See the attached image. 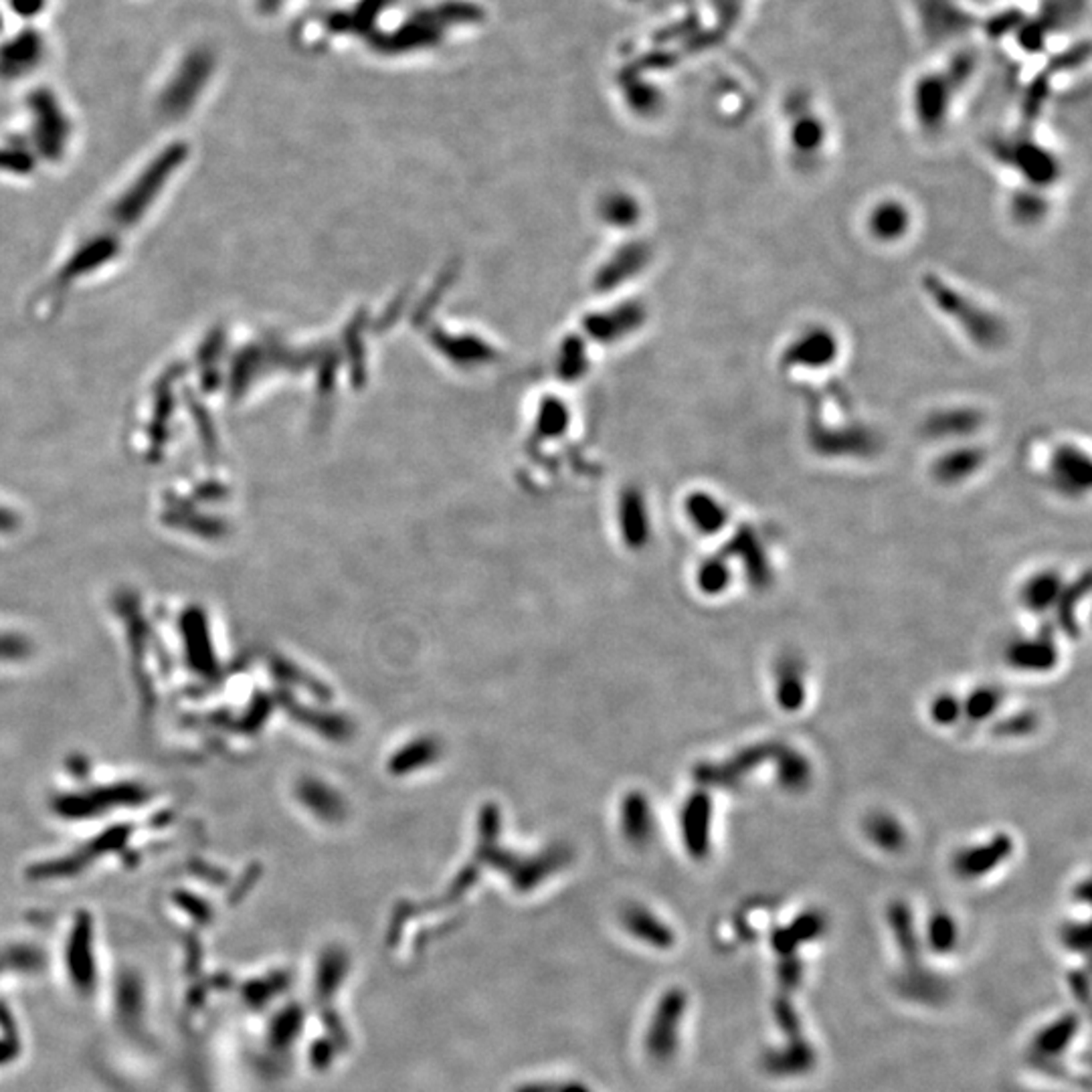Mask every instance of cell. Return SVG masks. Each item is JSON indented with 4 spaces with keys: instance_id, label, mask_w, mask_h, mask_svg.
Returning <instances> with one entry per match:
<instances>
[{
    "instance_id": "18",
    "label": "cell",
    "mask_w": 1092,
    "mask_h": 1092,
    "mask_svg": "<svg viewBox=\"0 0 1092 1092\" xmlns=\"http://www.w3.org/2000/svg\"><path fill=\"white\" fill-rule=\"evenodd\" d=\"M295 798L320 822L338 823L346 817V801L336 789L318 777H303L295 785Z\"/></svg>"
},
{
    "instance_id": "5",
    "label": "cell",
    "mask_w": 1092,
    "mask_h": 1092,
    "mask_svg": "<svg viewBox=\"0 0 1092 1092\" xmlns=\"http://www.w3.org/2000/svg\"><path fill=\"white\" fill-rule=\"evenodd\" d=\"M777 740H761L755 745L739 749L737 753L723 761H707L696 765L694 779L702 789H734L753 775L763 765L771 763L777 750Z\"/></svg>"
},
{
    "instance_id": "23",
    "label": "cell",
    "mask_w": 1092,
    "mask_h": 1092,
    "mask_svg": "<svg viewBox=\"0 0 1092 1092\" xmlns=\"http://www.w3.org/2000/svg\"><path fill=\"white\" fill-rule=\"evenodd\" d=\"M67 967L71 980L79 989H87L94 983V951H91V921L87 916L75 922L67 947Z\"/></svg>"
},
{
    "instance_id": "16",
    "label": "cell",
    "mask_w": 1092,
    "mask_h": 1092,
    "mask_svg": "<svg viewBox=\"0 0 1092 1092\" xmlns=\"http://www.w3.org/2000/svg\"><path fill=\"white\" fill-rule=\"evenodd\" d=\"M1005 664L1023 674H1048L1060 664V649L1054 641L1052 627L1031 637L1012 640L1004 649Z\"/></svg>"
},
{
    "instance_id": "24",
    "label": "cell",
    "mask_w": 1092,
    "mask_h": 1092,
    "mask_svg": "<svg viewBox=\"0 0 1092 1092\" xmlns=\"http://www.w3.org/2000/svg\"><path fill=\"white\" fill-rule=\"evenodd\" d=\"M1088 593H1090V573L1084 571L1082 575L1076 576L1072 583H1064V587H1062L1060 591L1058 601L1052 609L1054 613H1056L1058 629L1066 637H1071V640H1079L1080 637L1079 609L1084 603V599L1088 597Z\"/></svg>"
},
{
    "instance_id": "8",
    "label": "cell",
    "mask_w": 1092,
    "mask_h": 1092,
    "mask_svg": "<svg viewBox=\"0 0 1092 1092\" xmlns=\"http://www.w3.org/2000/svg\"><path fill=\"white\" fill-rule=\"evenodd\" d=\"M1001 154L1005 156V162L1026 180V186L1030 188L1046 191L1060 178L1062 166L1058 156L1034 138L1007 142Z\"/></svg>"
},
{
    "instance_id": "15",
    "label": "cell",
    "mask_w": 1092,
    "mask_h": 1092,
    "mask_svg": "<svg viewBox=\"0 0 1092 1092\" xmlns=\"http://www.w3.org/2000/svg\"><path fill=\"white\" fill-rule=\"evenodd\" d=\"M988 464V451L973 442L951 443L931 461V477L939 485L955 488L969 482Z\"/></svg>"
},
{
    "instance_id": "33",
    "label": "cell",
    "mask_w": 1092,
    "mask_h": 1092,
    "mask_svg": "<svg viewBox=\"0 0 1092 1092\" xmlns=\"http://www.w3.org/2000/svg\"><path fill=\"white\" fill-rule=\"evenodd\" d=\"M959 931H957V922H955L953 916L949 913H935L929 919V927H927V939L931 947L939 953H949L955 943H957Z\"/></svg>"
},
{
    "instance_id": "7",
    "label": "cell",
    "mask_w": 1092,
    "mask_h": 1092,
    "mask_svg": "<svg viewBox=\"0 0 1092 1092\" xmlns=\"http://www.w3.org/2000/svg\"><path fill=\"white\" fill-rule=\"evenodd\" d=\"M1046 476L1060 496L1080 498L1088 494L1092 485L1088 451L1074 442L1056 443L1046 461Z\"/></svg>"
},
{
    "instance_id": "19",
    "label": "cell",
    "mask_w": 1092,
    "mask_h": 1092,
    "mask_svg": "<svg viewBox=\"0 0 1092 1092\" xmlns=\"http://www.w3.org/2000/svg\"><path fill=\"white\" fill-rule=\"evenodd\" d=\"M771 763L773 767H775L773 773H775L777 785L783 789L785 793H806L811 783H814V765H811L809 757L801 753L799 749L779 742Z\"/></svg>"
},
{
    "instance_id": "25",
    "label": "cell",
    "mask_w": 1092,
    "mask_h": 1092,
    "mask_svg": "<svg viewBox=\"0 0 1092 1092\" xmlns=\"http://www.w3.org/2000/svg\"><path fill=\"white\" fill-rule=\"evenodd\" d=\"M1062 587H1064V579L1058 571H1054V568L1038 571L1023 581V585L1020 587V603L1023 605V609L1042 616V613L1054 609Z\"/></svg>"
},
{
    "instance_id": "1",
    "label": "cell",
    "mask_w": 1092,
    "mask_h": 1092,
    "mask_svg": "<svg viewBox=\"0 0 1092 1092\" xmlns=\"http://www.w3.org/2000/svg\"><path fill=\"white\" fill-rule=\"evenodd\" d=\"M980 70V55L965 47L955 51L945 65L921 71L908 94V108L914 126L922 134L935 136L949 124L957 97L967 89Z\"/></svg>"
},
{
    "instance_id": "31",
    "label": "cell",
    "mask_w": 1092,
    "mask_h": 1092,
    "mask_svg": "<svg viewBox=\"0 0 1092 1092\" xmlns=\"http://www.w3.org/2000/svg\"><path fill=\"white\" fill-rule=\"evenodd\" d=\"M1046 212H1048V201H1046L1044 191L1023 186V191L1013 194L1012 217L1023 227L1042 223Z\"/></svg>"
},
{
    "instance_id": "10",
    "label": "cell",
    "mask_w": 1092,
    "mask_h": 1092,
    "mask_svg": "<svg viewBox=\"0 0 1092 1092\" xmlns=\"http://www.w3.org/2000/svg\"><path fill=\"white\" fill-rule=\"evenodd\" d=\"M985 425V413L975 405H945L924 417L921 425L922 435L931 442L963 443L973 442Z\"/></svg>"
},
{
    "instance_id": "13",
    "label": "cell",
    "mask_w": 1092,
    "mask_h": 1092,
    "mask_svg": "<svg viewBox=\"0 0 1092 1092\" xmlns=\"http://www.w3.org/2000/svg\"><path fill=\"white\" fill-rule=\"evenodd\" d=\"M720 555H724L728 560H737L742 573H745L747 583L757 591H765L773 583L769 552L765 549L761 536L750 525H740L734 530V534Z\"/></svg>"
},
{
    "instance_id": "14",
    "label": "cell",
    "mask_w": 1092,
    "mask_h": 1092,
    "mask_svg": "<svg viewBox=\"0 0 1092 1092\" xmlns=\"http://www.w3.org/2000/svg\"><path fill=\"white\" fill-rule=\"evenodd\" d=\"M864 229L878 245H898L914 229V212L910 204L898 196H884L868 209Z\"/></svg>"
},
{
    "instance_id": "3",
    "label": "cell",
    "mask_w": 1092,
    "mask_h": 1092,
    "mask_svg": "<svg viewBox=\"0 0 1092 1092\" xmlns=\"http://www.w3.org/2000/svg\"><path fill=\"white\" fill-rule=\"evenodd\" d=\"M841 354V340L828 324L803 326L787 340L779 352V367L785 373H823L836 367Z\"/></svg>"
},
{
    "instance_id": "2",
    "label": "cell",
    "mask_w": 1092,
    "mask_h": 1092,
    "mask_svg": "<svg viewBox=\"0 0 1092 1092\" xmlns=\"http://www.w3.org/2000/svg\"><path fill=\"white\" fill-rule=\"evenodd\" d=\"M924 298L937 312L947 318L955 328L980 351L996 352L1007 343V324L993 310L977 302L973 295L963 292L949 279L935 271H927L921 277Z\"/></svg>"
},
{
    "instance_id": "6",
    "label": "cell",
    "mask_w": 1092,
    "mask_h": 1092,
    "mask_svg": "<svg viewBox=\"0 0 1092 1092\" xmlns=\"http://www.w3.org/2000/svg\"><path fill=\"white\" fill-rule=\"evenodd\" d=\"M916 11L919 27L929 45L967 41L977 27H983L980 19L957 0H919Z\"/></svg>"
},
{
    "instance_id": "30",
    "label": "cell",
    "mask_w": 1092,
    "mask_h": 1092,
    "mask_svg": "<svg viewBox=\"0 0 1092 1092\" xmlns=\"http://www.w3.org/2000/svg\"><path fill=\"white\" fill-rule=\"evenodd\" d=\"M624 536L627 546L640 550L649 542V520L641 498L632 496L624 506Z\"/></svg>"
},
{
    "instance_id": "11",
    "label": "cell",
    "mask_w": 1092,
    "mask_h": 1092,
    "mask_svg": "<svg viewBox=\"0 0 1092 1092\" xmlns=\"http://www.w3.org/2000/svg\"><path fill=\"white\" fill-rule=\"evenodd\" d=\"M1015 841L1007 831H997L991 838L961 848L955 852L951 868L961 880H980L996 872L1013 856Z\"/></svg>"
},
{
    "instance_id": "20",
    "label": "cell",
    "mask_w": 1092,
    "mask_h": 1092,
    "mask_svg": "<svg viewBox=\"0 0 1092 1092\" xmlns=\"http://www.w3.org/2000/svg\"><path fill=\"white\" fill-rule=\"evenodd\" d=\"M684 514L696 533L704 536L720 534L731 522L728 506L707 490L690 492L684 500Z\"/></svg>"
},
{
    "instance_id": "12",
    "label": "cell",
    "mask_w": 1092,
    "mask_h": 1092,
    "mask_svg": "<svg viewBox=\"0 0 1092 1092\" xmlns=\"http://www.w3.org/2000/svg\"><path fill=\"white\" fill-rule=\"evenodd\" d=\"M785 134L789 152L799 161H814L822 156L830 140L825 118L809 102L793 103Z\"/></svg>"
},
{
    "instance_id": "4",
    "label": "cell",
    "mask_w": 1092,
    "mask_h": 1092,
    "mask_svg": "<svg viewBox=\"0 0 1092 1092\" xmlns=\"http://www.w3.org/2000/svg\"><path fill=\"white\" fill-rule=\"evenodd\" d=\"M807 442L815 455L828 459H866L880 451V435L868 425L828 427L817 417L807 425Z\"/></svg>"
},
{
    "instance_id": "32",
    "label": "cell",
    "mask_w": 1092,
    "mask_h": 1092,
    "mask_svg": "<svg viewBox=\"0 0 1092 1092\" xmlns=\"http://www.w3.org/2000/svg\"><path fill=\"white\" fill-rule=\"evenodd\" d=\"M1040 726V716L1034 710H1018L993 723V734L999 739H1023Z\"/></svg>"
},
{
    "instance_id": "27",
    "label": "cell",
    "mask_w": 1092,
    "mask_h": 1092,
    "mask_svg": "<svg viewBox=\"0 0 1092 1092\" xmlns=\"http://www.w3.org/2000/svg\"><path fill=\"white\" fill-rule=\"evenodd\" d=\"M694 581H696L698 591H700L702 595H707V597L724 595L726 591L731 589L732 581H734L731 560H728L724 555L704 558L696 568Z\"/></svg>"
},
{
    "instance_id": "34",
    "label": "cell",
    "mask_w": 1092,
    "mask_h": 1092,
    "mask_svg": "<svg viewBox=\"0 0 1092 1092\" xmlns=\"http://www.w3.org/2000/svg\"><path fill=\"white\" fill-rule=\"evenodd\" d=\"M929 718L937 726H953L963 718V702L957 694L939 692L929 702Z\"/></svg>"
},
{
    "instance_id": "17",
    "label": "cell",
    "mask_w": 1092,
    "mask_h": 1092,
    "mask_svg": "<svg viewBox=\"0 0 1092 1092\" xmlns=\"http://www.w3.org/2000/svg\"><path fill=\"white\" fill-rule=\"evenodd\" d=\"M619 830L627 844L646 848L656 836V817L643 791H629L619 803Z\"/></svg>"
},
{
    "instance_id": "9",
    "label": "cell",
    "mask_w": 1092,
    "mask_h": 1092,
    "mask_svg": "<svg viewBox=\"0 0 1092 1092\" xmlns=\"http://www.w3.org/2000/svg\"><path fill=\"white\" fill-rule=\"evenodd\" d=\"M715 801L708 789H696L680 809V838L692 860H707L712 852Z\"/></svg>"
},
{
    "instance_id": "28",
    "label": "cell",
    "mask_w": 1092,
    "mask_h": 1092,
    "mask_svg": "<svg viewBox=\"0 0 1092 1092\" xmlns=\"http://www.w3.org/2000/svg\"><path fill=\"white\" fill-rule=\"evenodd\" d=\"M961 702L963 718L969 723H988L1001 708L1004 694L996 686H977L965 698H961Z\"/></svg>"
},
{
    "instance_id": "21",
    "label": "cell",
    "mask_w": 1092,
    "mask_h": 1092,
    "mask_svg": "<svg viewBox=\"0 0 1092 1092\" xmlns=\"http://www.w3.org/2000/svg\"><path fill=\"white\" fill-rule=\"evenodd\" d=\"M775 702L779 710L787 715L799 712L807 702V680L806 670L798 658L785 656L775 666Z\"/></svg>"
},
{
    "instance_id": "36",
    "label": "cell",
    "mask_w": 1092,
    "mask_h": 1092,
    "mask_svg": "<svg viewBox=\"0 0 1092 1092\" xmlns=\"http://www.w3.org/2000/svg\"><path fill=\"white\" fill-rule=\"evenodd\" d=\"M1064 940L1068 945L1072 947V949H1087L1088 945V924L1087 922H1068L1064 927Z\"/></svg>"
},
{
    "instance_id": "37",
    "label": "cell",
    "mask_w": 1092,
    "mask_h": 1092,
    "mask_svg": "<svg viewBox=\"0 0 1092 1092\" xmlns=\"http://www.w3.org/2000/svg\"><path fill=\"white\" fill-rule=\"evenodd\" d=\"M1046 1036H1048V1038H1050V1036H1054V1038H1056V1036H1058V1030H1052V1031H1048V1034H1046ZM1052 1044H1054V1046H1050V1048H1054V1050H1058V1044H1056V1040H1054Z\"/></svg>"
},
{
    "instance_id": "22",
    "label": "cell",
    "mask_w": 1092,
    "mask_h": 1092,
    "mask_svg": "<svg viewBox=\"0 0 1092 1092\" xmlns=\"http://www.w3.org/2000/svg\"><path fill=\"white\" fill-rule=\"evenodd\" d=\"M862 831L872 846L884 854H898L908 844V831L900 819L884 809H874L864 817Z\"/></svg>"
},
{
    "instance_id": "26",
    "label": "cell",
    "mask_w": 1092,
    "mask_h": 1092,
    "mask_svg": "<svg viewBox=\"0 0 1092 1092\" xmlns=\"http://www.w3.org/2000/svg\"><path fill=\"white\" fill-rule=\"evenodd\" d=\"M442 757V745L437 739H415L409 740L391 757L389 771L393 775H407V773L421 771L427 765H434Z\"/></svg>"
},
{
    "instance_id": "29",
    "label": "cell",
    "mask_w": 1092,
    "mask_h": 1092,
    "mask_svg": "<svg viewBox=\"0 0 1092 1092\" xmlns=\"http://www.w3.org/2000/svg\"><path fill=\"white\" fill-rule=\"evenodd\" d=\"M625 924L635 937L649 940V943H656V945L672 943L670 929H667L654 913H649L648 908H643V906L629 908L625 913Z\"/></svg>"
},
{
    "instance_id": "35",
    "label": "cell",
    "mask_w": 1092,
    "mask_h": 1092,
    "mask_svg": "<svg viewBox=\"0 0 1092 1092\" xmlns=\"http://www.w3.org/2000/svg\"><path fill=\"white\" fill-rule=\"evenodd\" d=\"M750 0H712L716 11V25L720 33H728L739 25L742 14L747 12Z\"/></svg>"
}]
</instances>
